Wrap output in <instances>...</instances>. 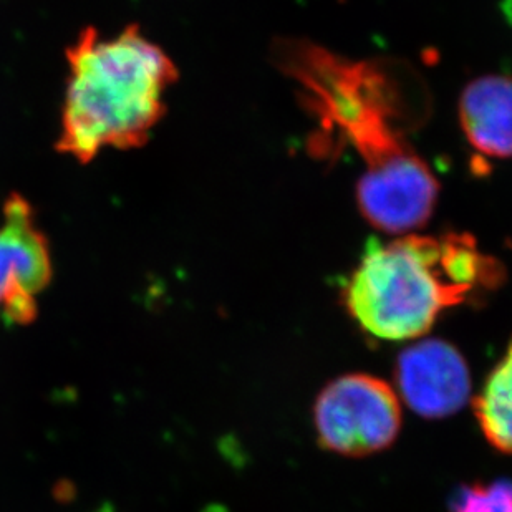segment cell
<instances>
[{"label": "cell", "instance_id": "cell-1", "mask_svg": "<svg viewBox=\"0 0 512 512\" xmlns=\"http://www.w3.org/2000/svg\"><path fill=\"white\" fill-rule=\"evenodd\" d=\"M276 62L299 83L302 103L325 136L357 151L363 163L357 184L363 218L387 234L425 226L440 184L406 140L400 92L382 65L352 62L307 40L277 44Z\"/></svg>", "mask_w": 512, "mask_h": 512}, {"label": "cell", "instance_id": "cell-6", "mask_svg": "<svg viewBox=\"0 0 512 512\" xmlns=\"http://www.w3.org/2000/svg\"><path fill=\"white\" fill-rule=\"evenodd\" d=\"M398 397L418 415L443 418L458 411L471 395L463 355L443 340H423L398 358Z\"/></svg>", "mask_w": 512, "mask_h": 512}, {"label": "cell", "instance_id": "cell-8", "mask_svg": "<svg viewBox=\"0 0 512 512\" xmlns=\"http://www.w3.org/2000/svg\"><path fill=\"white\" fill-rule=\"evenodd\" d=\"M474 413L486 440L496 450L512 453V342L474 398Z\"/></svg>", "mask_w": 512, "mask_h": 512}, {"label": "cell", "instance_id": "cell-5", "mask_svg": "<svg viewBox=\"0 0 512 512\" xmlns=\"http://www.w3.org/2000/svg\"><path fill=\"white\" fill-rule=\"evenodd\" d=\"M52 281V257L27 199L10 194L0 226V314L7 324L37 317V297Z\"/></svg>", "mask_w": 512, "mask_h": 512}, {"label": "cell", "instance_id": "cell-9", "mask_svg": "<svg viewBox=\"0 0 512 512\" xmlns=\"http://www.w3.org/2000/svg\"><path fill=\"white\" fill-rule=\"evenodd\" d=\"M451 512H512V484H474L459 491L451 504Z\"/></svg>", "mask_w": 512, "mask_h": 512}, {"label": "cell", "instance_id": "cell-2", "mask_svg": "<svg viewBox=\"0 0 512 512\" xmlns=\"http://www.w3.org/2000/svg\"><path fill=\"white\" fill-rule=\"evenodd\" d=\"M503 266L473 236L400 237L368 244L343 287V304L365 332L388 342L420 339L445 310L498 289Z\"/></svg>", "mask_w": 512, "mask_h": 512}, {"label": "cell", "instance_id": "cell-7", "mask_svg": "<svg viewBox=\"0 0 512 512\" xmlns=\"http://www.w3.org/2000/svg\"><path fill=\"white\" fill-rule=\"evenodd\" d=\"M459 120L479 155L512 158V78L489 75L468 83L459 100Z\"/></svg>", "mask_w": 512, "mask_h": 512}, {"label": "cell", "instance_id": "cell-4", "mask_svg": "<svg viewBox=\"0 0 512 512\" xmlns=\"http://www.w3.org/2000/svg\"><path fill=\"white\" fill-rule=\"evenodd\" d=\"M320 445L343 456L387 450L401 428L397 390L367 373H348L329 383L315 403Z\"/></svg>", "mask_w": 512, "mask_h": 512}, {"label": "cell", "instance_id": "cell-3", "mask_svg": "<svg viewBox=\"0 0 512 512\" xmlns=\"http://www.w3.org/2000/svg\"><path fill=\"white\" fill-rule=\"evenodd\" d=\"M68 80L55 148L90 163L107 148L146 145L166 113L165 95L178 68L138 25L115 37L87 27L67 49Z\"/></svg>", "mask_w": 512, "mask_h": 512}]
</instances>
